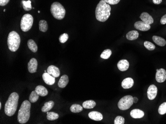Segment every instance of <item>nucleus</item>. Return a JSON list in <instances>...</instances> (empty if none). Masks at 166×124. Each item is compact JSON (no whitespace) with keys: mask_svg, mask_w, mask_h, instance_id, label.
<instances>
[{"mask_svg":"<svg viewBox=\"0 0 166 124\" xmlns=\"http://www.w3.org/2000/svg\"><path fill=\"white\" fill-rule=\"evenodd\" d=\"M58 118H59V115L58 114L53 112H47V119L48 120L54 121L57 119Z\"/></svg>","mask_w":166,"mask_h":124,"instance_id":"obj_29","label":"nucleus"},{"mask_svg":"<svg viewBox=\"0 0 166 124\" xmlns=\"http://www.w3.org/2000/svg\"><path fill=\"white\" fill-rule=\"evenodd\" d=\"M39 29L40 31L43 32H46L48 29V24L44 20H40L39 22Z\"/></svg>","mask_w":166,"mask_h":124,"instance_id":"obj_26","label":"nucleus"},{"mask_svg":"<svg viewBox=\"0 0 166 124\" xmlns=\"http://www.w3.org/2000/svg\"><path fill=\"white\" fill-rule=\"evenodd\" d=\"M39 95L36 92V91H33L30 95L29 100L31 103H36L39 98Z\"/></svg>","mask_w":166,"mask_h":124,"instance_id":"obj_28","label":"nucleus"},{"mask_svg":"<svg viewBox=\"0 0 166 124\" xmlns=\"http://www.w3.org/2000/svg\"><path fill=\"white\" fill-rule=\"evenodd\" d=\"M54 105V103L53 101H49L44 103L43 106L41 108V111L43 112H47L51 110L53 106Z\"/></svg>","mask_w":166,"mask_h":124,"instance_id":"obj_23","label":"nucleus"},{"mask_svg":"<svg viewBox=\"0 0 166 124\" xmlns=\"http://www.w3.org/2000/svg\"><path fill=\"white\" fill-rule=\"evenodd\" d=\"M130 116L134 119H140L143 118L144 116V113L140 109H134L130 112Z\"/></svg>","mask_w":166,"mask_h":124,"instance_id":"obj_18","label":"nucleus"},{"mask_svg":"<svg viewBox=\"0 0 166 124\" xmlns=\"http://www.w3.org/2000/svg\"><path fill=\"white\" fill-rule=\"evenodd\" d=\"M153 2L155 5H159L162 2V0H153Z\"/></svg>","mask_w":166,"mask_h":124,"instance_id":"obj_39","label":"nucleus"},{"mask_svg":"<svg viewBox=\"0 0 166 124\" xmlns=\"http://www.w3.org/2000/svg\"><path fill=\"white\" fill-rule=\"evenodd\" d=\"M158 112L160 115H164L166 113V102L160 105L159 107Z\"/></svg>","mask_w":166,"mask_h":124,"instance_id":"obj_33","label":"nucleus"},{"mask_svg":"<svg viewBox=\"0 0 166 124\" xmlns=\"http://www.w3.org/2000/svg\"><path fill=\"white\" fill-rule=\"evenodd\" d=\"M22 6H23V9H25V11H29L31 10L32 9V6H31V1H22Z\"/></svg>","mask_w":166,"mask_h":124,"instance_id":"obj_30","label":"nucleus"},{"mask_svg":"<svg viewBox=\"0 0 166 124\" xmlns=\"http://www.w3.org/2000/svg\"><path fill=\"white\" fill-rule=\"evenodd\" d=\"M28 48H30V50L33 53H36L37 51L38 47H37V45L36 44L34 41L32 39H30L28 41Z\"/></svg>","mask_w":166,"mask_h":124,"instance_id":"obj_25","label":"nucleus"},{"mask_svg":"<svg viewBox=\"0 0 166 124\" xmlns=\"http://www.w3.org/2000/svg\"><path fill=\"white\" fill-rule=\"evenodd\" d=\"M33 18L30 14H25L22 17L20 21V28L23 32H27L32 27Z\"/></svg>","mask_w":166,"mask_h":124,"instance_id":"obj_6","label":"nucleus"},{"mask_svg":"<svg viewBox=\"0 0 166 124\" xmlns=\"http://www.w3.org/2000/svg\"><path fill=\"white\" fill-rule=\"evenodd\" d=\"M47 72L55 78L58 77L60 75L59 69L54 65H50L48 67L47 69Z\"/></svg>","mask_w":166,"mask_h":124,"instance_id":"obj_11","label":"nucleus"},{"mask_svg":"<svg viewBox=\"0 0 166 124\" xmlns=\"http://www.w3.org/2000/svg\"><path fill=\"white\" fill-rule=\"evenodd\" d=\"M50 11L53 17L58 20L63 19L65 16V9L59 2H54L52 4Z\"/></svg>","mask_w":166,"mask_h":124,"instance_id":"obj_5","label":"nucleus"},{"mask_svg":"<svg viewBox=\"0 0 166 124\" xmlns=\"http://www.w3.org/2000/svg\"><path fill=\"white\" fill-rule=\"evenodd\" d=\"M156 74V80L157 82L163 83L166 80V71L165 69L161 68L157 69Z\"/></svg>","mask_w":166,"mask_h":124,"instance_id":"obj_8","label":"nucleus"},{"mask_svg":"<svg viewBox=\"0 0 166 124\" xmlns=\"http://www.w3.org/2000/svg\"><path fill=\"white\" fill-rule=\"evenodd\" d=\"M5 11H6V9H4V12H5Z\"/></svg>","mask_w":166,"mask_h":124,"instance_id":"obj_42","label":"nucleus"},{"mask_svg":"<svg viewBox=\"0 0 166 124\" xmlns=\"http://www.w3.org/2000/svg\"><path fill=\"white\" fill-rule=\"evenodd\" d=\"M31 103L29 101L25 100L22 103L19 109L17 120L20 124H25L28 121L30 115Z\"/></svg>","mask_w":166,"mask_h":124,"instance_id":"obj_3","label":"nucleus"},{"mask_svg":"<svg viewBox=\"0 0 166 124\" xmlns=\"http://www.w3.org/2000/svg\"><path fill=\"white\" fill-rule=\"evenodd\" d=\"M133 103V97L128 95L120 99L118 103V107L121 110H127L130 108Z\"/></svg>","mask_w":166,"mask_h":124,"instance_id":"obj_7","label":"nucleus"},{"mask_svg":"<svg viewBox=\"0 0 166 124\" xmlns=\"http://www.w3.org/2000/svg\"><path fill=\"white\" fill-rule=\"evenodd\" d=\"M96 105V103L93 100L85 101L83 103V107L85 109H92Z\"/></svg>","mask_w":166,"mask_h":124,"instance_id":"obj_24","label":"nucleus"},{"mask_svg":"<svg viewBox=\"0 0 166 124\" xmlns=\"http://www.w3.org/2000/svg\"><path fill=\"white\" fill-rule=\"evenodd\" d=\"M129 62L126 59H122L118 62L117 67L121 71H125L129 68Z\"/></svg>","mask_w":166,"mask_h":124,"instance_id":"obj_15","label":"nucleus"},{"mask_svg":"<svg viewBox=\"0 0 166 124\" xmlns=\"http://www.w3.org/2000/svg\"><path fill=\"white\" fill-rule=\"evenodd\" d=\"M19 95L17 93H12L9 95L5 106V113L8 116H12L17 109Z\"/></svg>","mask_w":166,"mask_h":124,"instance_id":"obj_2","label":"nucleus"},{"mask_svg":"<svg viewBox=\"0 0 166 124\" xmlns=\"http://www.w3.org/2000/svg\"><path fill=\"white\" fill-rule=\"evenodd\" d=\"M68 38V35L67 33H64L63 34L61 35L59 37V40L61 43H65L66 42H67Z\"/></svg>","mask_w":166,"mask_h":124,"instance_id":"obj_34","label":"nucleus"},{"mask_svg":"<svg viewBox=\"0 0 166 124\" xmlns=\"http://www.w3.org/2000/svg\"><path fill=\"white\" fill-rule=\"evenodd\" d=\"M9 2V0H0V6H5L7 5Z\"/></svg>","mask_w":166,"mask_h":124,"instance_id":"obj_37","label":"nucleus"},{"mask_svg":"<svg viewBox=\"0 0 166 124\" xmlns=\"http://www.w3.org/2000/svg\"><path fill=\"white\" fill-rule=\"evenodd\" d=\"M134 80L131 78H126L121 83V86L124 89H128L133 87Z\"/></svg>","mask_w":166,"mask_h":124,"instance_id":"obj_16","label":"nucleus"},{"mask_svg":"<svg viewBox=\"0 0 166 124\" xmlns=\"http://www.w3.org/2000/svg\"><path fill=\"white\" fill-rule=\"evenodd\" d=\"M83 107L78 104H73L70 107V111L73 113H79L82 111Z\"/></svg>","mask_w":166,"mask_h":124,"instance_id":"obj_27","label":"nucleus"},{"mask_svg":"<svg viewBox=\"0 0 166 124\" xmlns=\"http://www.w3.org/2000/svg\"><path fill=\"white\" fill-rule=\"evenodd\" d=\"M37 60L34 58H31L28 63V71L30 73H36L37 71Z\"/></svg>","mask_w":166,"mask_h":124,"instance_id":"obj_12","label":"nucleus"},{"mask_svg":"<svg viewBox=\"0 0 166 124\" xmlns=\"http://www.w3.org/2000/svg\"><path fill=\"white\" fill-rule=\"evenodd\" d=\"M35 91L40 96H45L48 95V91L45 87L42 86H37L36 88Z\"/></svg>","mask_w":166,"mask_h":124,"instance_id":"obj_22","label":"nucleus"},{"mask_svg":"<svg viewBox=\"0 0 166 124\" xmlns=\"http://www.w3.org/2000/svg\"><path fill=\"white\" fill-rule=\"evenodd\" d=\"M109 5H117L120 2V0H104Z\"/></svg>","mask_w":166,"mask_h":124,"instance_id":"obj_36","label":"nucleus"},{"mask_svg":"<svg viewBox=\"0 0 166 124\" xmlns=\"http://www.w3.org/2000/svg\"><path fill=\"white\" fill-rule=\"evenodd\" d=\"M140 18L142 21L149 25L152 24L154 22V19H153V17L148 13L146 12L142 13L140 16Z\"/></svg>","mask_w":166,"mask_h":124,"instance_id":"obj_13","label":"nucleus"},{"mask_svg":"<svg viewBox=\"0 0 166 124\" xmlns=\"http://www.w3.org/2000/svg\"><path fill=\"white\" fill-rule=\"evenodd\" d=\"M88 117L94 121H100L103 119V116L100 112L92 111L88 113Z\"/></svg>","mask_w":166,"mask_h":124,"instance_id":"obj_17","label":"nucleus"},{"mask_svg":"<svg viewBox=\"0 0 166 124\" xmlns=\"http://www.w3.org/2000/svg\"><path fill=\"white\" fill-rule=\"evenodd\" d=\"M112 51L109 49L105 50L101 54V58L104 59H109L112 55Z\"/></svg>","mask_w":166,"mask_h":124,"instance_id":"obj_31","label":"nucleus"},{"mask_svg":"<svg viewBox=\"0 0 166 124\" xmlns=\"http://www.w3.org/2000/svg\"><path fill=\"white\" fill-rule=\"evenodd\" d=\"M144 45L145 47L147 50L151 51H153L155 48V46L154 45V44L149 41H145L144 43Z\"/></svg>","mask_w":166,"mask_h":124,"instance_id":"obj_32","label":"nucleus"},{"mask_svg":"<svg viewBox=\"0 0 166 124\" xmlns=\"http://www.w3.org/2000/svg\"><path fill=\"white\" fill-rule=\"evenodd\" d=\"M42 78L44 82L48 85H53L55 82V78L50 75L47 72H45L43 74Z\"/></svg>","mask_w":166,"mask_h":124,"instance_id":"obj_14","label":"nucleus"},{"mask_svg":"<svg viewBox=\"0 0 166 124\" xmlns=\"http://www.w3.org/2000/svg\"><path fill=\"white\" fill-rule=\"evenodd\" d=\"M40 12H41V11H38V13H40Z\"/></svg>","mask_w":166,"mask_h":124,"instance_id":"obj_43","label":"nucleus"},{"mask_svg":"<svg viewBox=\"0 0 166 124\" xmlns=\"http://www.w3.org/2000/svg\"><path fill=\"white\" fill-rule=\"evenodd\" d=\"M158 89L155 85H151L147 90V97L149 100H153L157 96Z\"/></svg>","mask_w":166,"mask_h":124,"instance_id":"obj_9","label":"nucleus"},{"mask_svg":"<svg viewBox=\"0 0 166 124\" xmlns=\"http://www.w3.org/2000/svg\"><path fill=\"white\" fill-rule=\"evenodd\" d=\"M134 27L140 31H147L150 29L151 26L142 21H138L134 24Z\"/></svg>","mask_w":166,"mask_h":124,"instance_id":"obj_10","label":"nucleus"},{"mask_svg":"<svg viewBox=\"0 0 166 124\" xmlns=\"http://www.w3.org/2000/svg\"><path fill=\"white\" fill-rule=\"evenodd\" d=\"M111 7L104 0H101L99 3L95 11L96 17L100 22H105L110 16Z\"/></svg>","mask_w":166,"mask_h":124,"instance_id":"obj_1","label":"nucleus"},{"mask_svg":"<svg viewBox=\"0 0 166 124\" xmlns=\"http://www.w3.org/2000/svg\"><path fill=\"white\" fill-rule=\"evenodd\" d=\"M138 98H137L136 97H134L133 98V103H136L137 102H138Z\"/></svg>","mask_w":166,"mask_h":124,"instance_id":"obj_40","label":"nucleus"},{"mask_svg":"<svg viewBox=\"0 0 166 124\" xmlns=\"http://www.w3.org/2000/svg\"><path fill=\"white\" fill-rule=\"evenodd\" d=\"M9 50L12 52H15L19 48L20 43V38L19 34L16 31H12L8 35L7 40Z\"/></svg>","mask_w":166,"mask_h":124,"instance_id":"obj_4","label":"nucleus"},{"mask_svg":"<svg viewBox=\"0 0 166 124\" xmlns=\"http://www.w3.org/2000/svg\"><path fill=\"white\" fill-rule=\"evenodd\" d=\"M160 22L163 25H164V24H166V14H165L164 16H163L162 17L161 19V20H160Z\"/></svg>","mask_w":166,"mask_h":124,"instance_id":"obj_38","label":"nucleus"},{"mask_svg":"<svg viewBox=\"0 0 166 124\" xmlns=\"http://www.w3.org/2000/svg\"><path fill=\"white\" fill-rule=\"evenodd\" d=\"M68 77L66 75H64L63 76H61V77L59 80L58 83V86H59V88H64L67 85V84H68Z\"/></svg>","mask_w":166,"mask_h":124,"instance_id":"obj_19","label":"nucleus"},{"mask_svg":"<svg viewBox=\"0 0 166 124\" xmlns=\"http://www.w3.org/2000/svg\"><path fill=\"white\" fill-rule=\"evenodd\" d=\"M1 107H2V104H1V103H0V109H1Z\"/></svg>","mask_w":166,"mask_h":124,"instance_id":"obj_41","label":"nucleus"},{"mask_svg":"<svg viewBox=\"0 0 166 124\" xmlns=\"http://www.w3.org/2000/svg\"><path fill=\"white\" fill-rule=\"evenodd\" d=\"M124 122H125L124 118L121 116H118L115 119L114 124H124Z\"/></svg>","mask_w":166,"mask_h":124,"instance_id":"obj_35","label":"nucleus"},{"mask_svg":"<svg viewBox=\"0 0 166 124\" xmlns=\"http://www.w3.org/2000/svg\"><path fill=\"white\" fill-rule=\"evenodd\" d=\"M152 40L155 43L161 47H164L166 45V41L164 38L159 36H153Z\"/></svg>","mask_w":166,"mask_h":124,"instance_id":"obj_21","label":"nucleus"},{"mask_svg":"<svg viewBox=\"0 0 166 124\" xmlns=\"http://www.w3.org/2000/svg\"><path fill=\"white\" fill-rule=\"evenodd\" d=\"M139 37V33L136 30H132L127 33L126 35V38L127 40L133 41L136 40Z\"/></svg>","mask_w":166,"mask_h":124,"instance_id":"obj_20","label":"nucleus"}]
</instances>
